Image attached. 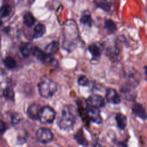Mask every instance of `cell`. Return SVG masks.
I'll return each mask as SVG.
<instances>
[{"label":"cell","instance_id":"cell-1","mask_svg":"<svg viewBox=\"0 0 147 147\" xmlns=\"http://www.w3.org/2000/svg\"><path fill=\"white\" fill-rule=\"evenodd\" d=\"M77 111L72 105H65L63 107L57 119L59 127L64 130H71L75 123Z\"/></svg>","mask_w":147,"mask_h":147},{"label":"cell","instance_id":"cell-2","mask_svg":"<svg viewBox=\"0 0 147 147\" xmlns=\"http://www.w3.org/2000/svg\"><path fill=\"white\" fill-rule=\"evenodd\" d=\"M40 96L44 98L52 97L57 90V84L53 80L45 78L41 79L37 84Z\"/></svg>","mask_w":147,"mask_h":147},{"label":"cell","instance_id":"cell-3","mask_svg":"<svg viewBox=\"0 0 147 147\" xmlns=\"http://www.w3.org/2000/svg\"><path fill=\"white\" fill-rule=\"evenodd\" d=\"M56 113L51 107L44 106L42 107L38 120L43 124H49L53 122Z\"/></svg>","mask_w":147,"mask_h":147},{"label":"cell","instance_id":"cell-4","mask_svg":"<svg viewBox=\"0 0 147 147\" xmlns=\"http://www.w3.org/2000/svg\"><path fill=\"white\" fill-rule=\"evenodd\" d=\"M32 55L38 60L45 64H52L55 61V59L52 55L48 54L37 47H33Z\"/></svg>","mask_w":147,"mask_h":147},{"label":"cell","instance_id":"cell-5","mask_svg":"<svg viewBox=\"0 0 147 147\" xmlns=\"http://www.w3.org/2000/svg\"><path fill=\"white\" fill-rule=\"evenodd\" d=\"M85 113L87 118L92 122L97 124L102 123V119L98 108L87 105L85 108Z\"/></svg>","mask_w":147,"mask_h":147},{"label":"cell","instance_id":"cell-6","mask_svg":"<svg viewBox=\"0 0 147 147\" xmlns=\"http://www.w3.org/2000/svg\"><path fill=\"white\" fill-rule=\"evenodd\" d=\"M36 140L41 143H48L51 142L53 138V135L52 131L44 127L39 128L36 133Z\"/></svg>","mask_w":147,"mask_h":147},{"label":"cell","instance_id":"cell-7","mask_svg":"<svg viewBox=\"0 0 147 147\" xmlns=\"http://www.w3.org/2000/svg\"><path fill=\"white\" fill-rule=\"evenodd\" d=\"M42 107L37 103H32L27 109L28 117L33 120H38Z\"/></svg>","mask_w":147,"mask_h":147},{"label":"cell","instance_id":"cell-8","mask_svg":"<svg viewBox=\"0 0 147 147\" xmlns=\"http://www.w3.org/2000/svg\"><path fill=\"white\" fill-rule=\"evenodd\" d=\"M106 100L108 103L117 105L121 102V97L117 91L113 88H108L106 91Z\"/></svg>","mask_w":147,"mask_h":147},{"label":"cell","instance_id":"cell-9","mask_svg":"<svg viewBox=\"0 0 147 147\" xmlns=\"http://www.w3.org/2000/svg\"><path fill=\"white\" fill-rule=\"evenodd\" d=\"M87 105L96 108L102 107L105 105V99L100 95L92 94L88 96L87 99Z\"/></svg>","mask_w":147,"mask_h":147},{"label":"cell","instance_id":"cell-10","mask_svg":"<svg viewBox=\"0 0 147 147\" xmlns=\"http://www.w3.org/2000/svg\"><path fill=\"white\" fill-rule=\"evenodd\" d=\"M131 110L133 113L141 119L146 120L147 119V112L142 104L139 103H134L131 107Z\"/></svg>","mask_w":147,"mask_h":147},{"label":"cell","instance_id":"cell-11","mask_svg":"<svg viewBox=\"0 0 147 147\" xmlns=\"http://www.w3.org/2000/svg\"><path fill=\"white\" fill-rule=\"evenodd\" d=\"M102 45L99 42H94L88 46V50L94 59H96L100 57L102 52Z\"/></svg>","mask_w":147,"mask_h":147},{"label":"cell","instance_id":"cell-12","mask_svg":"<svg viewBox=\"0 0 147 147\" xmlns=\"http://www.w3.org/2000/svg\"><path fill=\"white\" fill-rule=\"evenodd\" d=\"M33 48L30 43L26 42H22L19 47V50L22 55V56L25 57L27 58L29 57V56L32 54Z\"/></svg>","mask_w":147,"mask_h":147},{"label":"cell","instance_id":"cell-13","mask_svg":"<svg viewBox=\"0 0 147 147\" xmlns=\"http://www.w3.org/2000/svg\"><path fill=\"white\" fill-rule=\"evenodd\" d=\"M133 88L129 85L122 87L121 88V92L123 97L127 99H131L135 97V92L133 91Z\"/></svg>","mask_w":147,"mask_h":147},{"label":"cell","instance_id":"cell-14","mask_svg":"<svg viewBox=\"0 0 147 147\" xmlns=\"http://www.w3.org/2000/svg\"><path fill=\"white\" fill-rule=\"evenodd\" d=\"M46 32V27L42 24H38L33 29V38H38L41 37Z\"/></svg>","mask_w":147,"mask_h":147},{"label":"cell","instance_id":"cell-15","mask_svg":"<svg viewBox=\"0 0 147 147\" xmlns=\"http://www.w3.org/2000/svg\"><path fill=\"white\" fill-rule=\"evenodd\" d=\"M107 55L111 59H116L119 55V49L117 44L114 42L110 44L107 47Z\"/></svg>","mask_w":147,"mask_h":147},{"label":"cell","instance_id":"cell-16","mask_svg":"<svg viewBox=\"0 0 147 147\" xmlns=\"http://www.w3.org/2000/svg\"><path fill=\"white\" fill-rule=\"evenodd\" d=\"M59 49V42L56 41H53L49 43L45 47V52L49 55H52L56 53Z\"/></svg>","mask_w":147,"mask_h":147},{"label":"cell","instance_id":"cell-17","mask_svg":"<svg viewBox=\"0 0 147 147\" xmlns=\"http://www.w3.org/2000/svg\"><path fill=\"white\" fill-rule=\"evenodd\" d=\"M117 125L121 130H123L127 126V117L122 113H118L115 116Z\"/></svg>","mask_w":147,"mask_h":147},{"label":"cell","instance_id":"cell-18","mask_svg":"<svg viewBox=\"0 0 147 147\" xmlns=\"http://www.w3.org/2000/svg\"><path fill=\"white\" fill-rule=\"evenodd\" d=\"M74 138L77 141V142L80 145L86 146L88 144V142L87 139L86 138V137L82 129H80L77 131V133L74 136Z\"/></svg>","mask_w":147,"mask_h":147},{"label":"cell","instance_id":"cell-19","mask_svg":"<svg viewBox=\"0 0 147 147\" xmlns=\"http://www.w3.org/2000/svg\"><path fill=\"white\" fill-rule=\"evenodd\" d=\"M36 20L33 14L28 11L26 12L23 16V22L25 25L28 28L32 27L35 23Z\"/></svg>","mask_w":147,"mask_h":147},{"label":"cell","instance_id":"cell-20","mask_svg":"<svg viewBox=\"0 0 147 147\" xmlns=\"http://www.w3.org/2000/svg\"><path fill=\"white\" fill-rule=\"evenodd\" d=\"M104 26L107 31L110 34H113L117 30V28L115 22L111 19H107L105 21Z\"/></svg>","mask_w":147,"mask_h":147},{"label":"cell","instance_id":"cell-21","mask_svg":"<svg viewBox=\"0 0 147 147\" xmlns=\"http://www.w3.org/2000/svg\"><path fill=\"white\" fill-rule=\"evenodd\" d=\"M94 3L95 4V5L97 7L101 8L102 10L106 11H109L111 10V3L110 1L96 0V1H94Z\"/></svg>","mask_w":147,"mask_h":147},{"label":"cell","instance_id":"cell-22","mask_svg":"<svg viewBox=\"0 0 147 147\" xmlns=\"http://www.w3.org/2000/svg\"><path fill=\"white\" fill-rule=\"evenodd\" d=\"M80 22L82 24L89 27L91 26L92 25V20L91 14L87 11H86V13H83L80 18Z\"/></svg>","mask_w":147,"mask_h":147},{"label":"cell","instance_id":"cell-23","mask_svg":"<svg viewBox=\"0 0 147 147\" xmlns=\"http://www.w3.org/2000/svg\"><path fill=\"white\" fill-rule=\"evenodd\" d=\"M3 62L4 65L9 69H14L17 67L16 61L10 56H6L3 59Z\"/></svg>","mask_w":147,"mask_h":147},{"label":"cell","instance_id":"cell-24","mask_svg":"<svg viewBox=\"0 0 147 147\" xmlns=\"http://www.w3.org/2000/svg\"><path fill=\"white\" fill-rule=\"evenodd\" d=\"M3 96L6 100L13 101L14 100V92L13 89L10 87H6L3 90Z\"/></svg>","mask_w":147,"mask_h":147},{"label":"cell","instance_id":"cell-25","mask_svg":"<svg viewBox=\"0 0 147 147\" xmlns=\"http://www.w3.org/2000/svg\"><path fill=\"white\" fill-rule=\"evenodd\" d=\"M11 11V6L7 4V3H5L2 5L1 7V18H5L7 17L10 13Z\"/></svg>","mask_w":147,"mask_h":147},{"label":"cell","instance_id":"cell-26","mask_svg":"<svg viewBox=\"0 0 147 147\" xmlns=\"http://www.w3.org/2000/svg\"><path fill=\"white\" fill-rule=\"evenodd\" d=\"M22 117L21 114L16 113L13 114L11 116V123L13 125H16L18 124L22 120Z\"/></svg>","mask_w":147,"mask_h":147},{"label":"cell","instance_id":"cell-27","mask_svg":"<svg viewBox=\"0 0 147 147\" xmlns=\"http://www.w3.org/2000/svg\"><path fill=\"white\" fill-rule=\"evenodd\" d=\"M78 83L79 86L85 87V86H87L88 85L89 80L86 76L82 75L78 78Z\"/></svg>","mask_w":147,"mask_h":147},{"label":"cell","instance_id":"cell-28","mask_svg":"<svg viewBox=\"0 0 147 147\" xmlns=\"http://www.w3.org/2000/svg\"><path fill=\"white\" fill-rule=\"evenodd\" d=\"M1 132L3 133L4 132L6 129H7V127H6V125L5 124V122H3L2 121H1Z\"/></svg>","mask_w":147,"mask_h":147},{"label":"cell","instance_id":"cell-29","mask_svg":"<svg viewBox=\"0 0 147 147\" xmlns=\"http://www.w3.org/2000/svg\"><path fill=\"white\" fill-rule=\"evenodd\" d=\"M144 70H145V73L146 75L147 76V65L144 67Z\"/></svg>","mask_w":147,"mask_h":147},{"label":"cell","instance_id":"cell-30","mask_svg":"<svg viewBox=\"0 0 147 147\" xmlns=\"http://www.w3.org/2000/svg\"><path fill=\"white\" fill-rule=\"evenodd\" d=\"M98 147H105V146H99Z\"/></svg>","mask_w":147,"mask_h":147}]
</instances>
